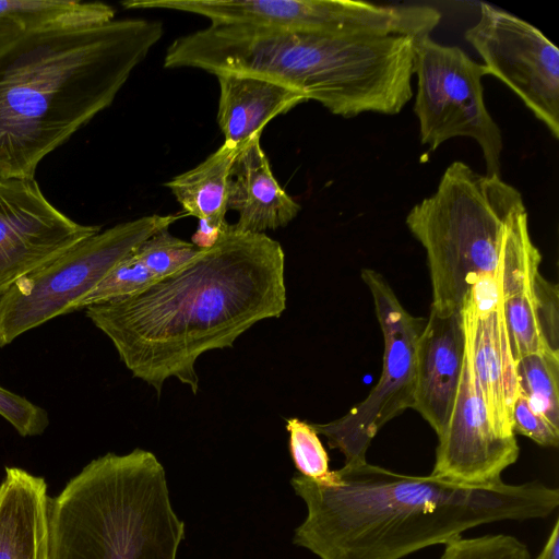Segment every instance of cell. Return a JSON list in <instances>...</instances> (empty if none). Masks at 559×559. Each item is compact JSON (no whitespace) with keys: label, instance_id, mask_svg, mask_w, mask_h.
<instances>
[{"label":"cell","instance_id":"1","mask_svg":"<svg viewBox=\"0 0 559 559\" xmlns=\"http://www.w3.org/2000/svg\"><path fill=\"white\" fill-rule=\"evenodd\" d=\"M285 309L281 243L228 224L212 247L177 272L84 310L132 376L159 396L171 377L197 394L202 354L233 347L252 325Z\"/></svg>","mask_w":559,"mask_h":559},{"label":"cell","instance_id":"2","mask_svg":"<svg viewBox=\"0 0 559 559\" xmlns=\"http://www.w3.org/2000/svg\"><path fill=\"white\" fill-rule=\"evenodd\" d=\"M334 472L331 485L290 479L307 507L293 542L319 559H403L479 525L547 518L559 506L558 489L537 480L471 487L367 461Z\"/></svg>","mask_w":559,"mask_h":559},{"label":"cell","instance_id":"3","mask_svg":"<svg viewBox=\"0 0 559 559\" xmlns=\"http://www.w3.org/2000/svg\"><path fill=\"white\" fill-rule=\"evenodd\" d=\"M160 21L22 32L0 46V179H34L39 163L111 105L163 37Z\"/></svg>","mask_w":559,"mask_h":559},{"label":"cell","instance_id":"4","mask_svg":"<svg viewBox=\"0 0 559 559\" xmlns=\"http://www.w3.org/2000/svg\"><path fill=\"white\" fill-rule=\"evenodd\" d=\"M405 222L426 251L437 316L461 312L484 278L501 282L510 297L539 272L542 255L520 191L463 162L447 167L436 192L415 204Z\"/></svg>","mask_w":559,"mask_h":559},{"label":"cell","instance_id":"5","mask_svg":"<svg viewBox=\"0 0 559 559\" xmlns=\"http://www.w3.org/2000/svg\"><path fill=\"white\" fill-rule=\"evenodd\" d=\"M185 523L156 455L136 448L86 464L48 504V559H177Z\"/></svg>","mask_w":559,"mask_h":559},{"label":"cell","instance_id":"6","mask_svg":"<svg viewBox=\"0 0 559 559\" xmlns=\"http://www.w3.org/2000/svg\"><path fill=\"white\" fill-rule=\"evenodd\" d=\"M179 217L154 214L117 224L17 280L0 296V347L72 312L119 261Z\"/></svg>","mask_w":559,"mask_h":559},{"label":"cell","instance_id":"7","mask_svg":"<svg viewBox=\"0 0 559 559\" xmlns=\"http://www.w3.org/2000/svg\"><path fill=\"white\" fill-rule=\"evenodd\" d=\"M414 75L420 143L436 151L452 138H472L481 148L486 175L500 177L502 135L484 102L486 67L460 47L425 35L414 41Z\"/></svg>","mask_w":559,"mask_h":559},{"label":"cell","instance_id":"8","mask_svg":"<svg viewBox=\"0 0 559 559\" xmlns=\"http://www.w3.org/2000/svg\"><path fill=\"white\" fill-rule=\"evenodd\" d=\"M361 278L372 296L384 341L383 366L378 383L365 400L342 417L326 424H311L318 435L337 449L345 464L366 462L367 450L380 429L413 408L416 382V346L426 321L402 306L386 280L364 269Z\"/></svg>","mask_w":559,"mask_h":559},{"label":"cell","instance_id":"9","mask_svg":"<svg viewBox=\"0 0 559 559\" xmlns=\"http://www.w3.org/2000/svg\"><path fill=\"white\" fill-rule=\"evenodd\" d=\"M465 39L498 78L559 139V50L532 24L487 3Z\"/></svg>","mask_w":559,"mask_h":559},{"label":"cell","instance_id":"10","mask_svg":"<svg viewBox=\"0 0 559 559\" xmlns=\"http://www.w3.org/2000/svg\"><path fill=\"white\" fill-rule=\"evenodd\" d=\"M126 9H164L202 15L211 24L302 31L348 37L380 36L386 7L352 0H127Z\"/></svg>","mask_w":559,"mask_h":559},{"label":"cell","instance_id":"11","mask_svg":"<svg viewBox=\"0 0 559 559\" xmlns=\"http://www.w3.org/2000/svg\"><path fill=\"white\" fill-rule=\"evenodd\" d=\"M100 231L63 214L34 179H0V296L17 280Z\"/></svg>","mask_w":559,"mask_h":559},{"label":"cell","instance_id":"12","mask_svg":"<svg viewBox=\"0 0 559 559\" xmlns=\"http://www.w3.org/2000/svg\"><path fill=\"white\" fill-rule=\"evenodd\" d=\"M515 435L496 432L475 380L466 348L462 376L448 424L436 448L431 476L456 485L490 487L518 461Z\"/></svg>","mask_w":559,"mask_h":559},{"label":"cell","instance_id":"13","mask_svg":"<svg viewBox=\"0 0 559 559\" xmlns=\"http://www.w3.org/2000/svg\"><path fill=\"white\" fill-rule=\"evenodd\" d=\"M465 358L461 312L430 311L416 346L414 405L437 437L444 430L455 401Z\"/></svg>","mask_w":559,"mask_h":559},{"label":"cell","instance_id":"14","mask_svg":"<svg viewBox=\"0 0 559 559\" xmlns=\"http://www.w3.org/2000/svg\"><path fill=\"white\" fill-rule=\"evenodd\" d=\"M461 317L466 353L491 425L500 436H513L512 408L519 395V385L503 304L490 312L478 313L465 302Z\"/></svg>","mask_w":559,"mask_h":559},{"label":"cell","instance_id":"15","mask_svg":"<svg viewBox=\"0 0 559 559\" xmlns=\"http://www.w3.org/2000/svg\"><path fill=\"white\" fill-rule=\"evenodd\" d=\"M260 138L255 134L240 147L231 169L228 199V210L238 215L233 226L253 234L285 227L301 209L274 177Z\"/></svg>","mask_w":559,"mask_h":559},{"label":"cell","instance_id":"16","mask_svg":"<svg viewBox=\"0 0 559 559\" xmlns=\"http://www.w3.org/2000/svg\"><path fill=\"white\" fill-rule=\"evenodd\" d=\"M216 78L217 123L224 141L238 147L261 134L273 118L308 100L302 93L265 76L222 72Z\"/></svg>","mask_w":559,"mask_h":559},{"label":"cell","instance_id":"17","mask_svg":"<svg viewBox=\"0 0 559 559\" xmlns=\"http://www.w3.org/2000/svg\"><path fill=\"white\" fill-rule=\"evenodd\" d=\"M47 485L20 467L0 483V559H48Z\"/></svg>","mask_w":559,"mask_h":559},{"label":"cell","instance_id":"18","mask_svg":"<svg viewBox=\"0 0 559 559\" xmlns=\"http://www.w3.org/2000/svg\"><path fill=\"white\" fill-rule=\"evenodd\" d=\"M514 361L538 352L559 355V289L537 272L527 286L503 302Z\"/></svg>","mask_w":559,"mask_h":559},{"label":"cell","instance_id":"19","mask_svg":"<svg viewBox=\"0 0 559 559\" xmlns=\"http://www.w3.org/2000/svg\"><path fill=\"white\" fill-rule=\"evenodd\" d=\"M240 147L225 142L194 168L175 176L168 188L187 215L222 231L228 223L231 169Z\"/></svg>","mask_w":559,"mask_h":559},{"label":"cell","instance_id":"20","mask_svg":"<svg viewBox=\"0 0 559 559\" xmlns=\"http://www.w3.org/2000/svg\"><path fill=\"white\" fill-rule=\"evenodd\" d=\"M115 19L112 7L75 0H0V21L22 32L60 26L87 25Z\"/></svg>","mask_w":559,"mask_h":559},{"label":"cell","instance_id":"21","mask_svg":"<svg viewBox=\"0 0 559 559\" xmlns=\"http://www.w3.org/2000/svg\"><path fill=\"white\" fill-rule=\"evenodd\" d=\"M519 393L530 406L559 427V355L538 352L515 360Z\"/></svg>","mask_w":559,"mask_h":559},{"label":"cell","instance_id":"22","mask_svg":"<svg viewBox=\"0 0 559 559\" xmlns=\"http://www.w3.org/2000/svg\"><path fill=\"white\" fill-rule=\"evenodd\" d=\"M288 448L299 474L314 483L331 485L335 472L329 467V455L311 424L292 417L286 419Z\"/></svg>","mask_w":559,"mask_h":559},{"label":"cell","instance_id":"23","mask_svg":"<svg viewBox=\"0 0 559 559\" xmlns=\"http://www.w3.org/2000/svg\"><path fill=\"white\" fill-rule=\"evenodd\" d=\"M133 251L119 261L106 276L75 305L73 311L84 310L92 305L134 295L157 281L135 257Z\"/></svg>","mask_w":559,"mask_h":559},{"label":"cell","instance_id":"24","mask_svg":"<svg viewBox=\"0 0 559 559\" xmlns=\"http://www.w3.org/2000/svg\"><path fill=\"white\" fill-rule=\"evenodd\" d=\"M201 250L192 242L173 236L168 228H163L144 240L133 252L159 280L180 270Z\"/></svg>","mask_w":559,"mask_h":559},{"label":"cell","instance_id":"25","mask_svg":"<svg viewBox=\"0 0 559 559\" xmlns=\"http://www.w3.org/2000/svg\"><path fill=\"white\" fill-rule=\"evenodd\" d=\"M440 559H532L525 544L511 535L460 537L444 545Z\"/></svg>","mask_w":559,"mask_h":559},{"label":"cell","instance_id":"26","mask_svg":"<svg viewBox=\"0 0 559 559\" xmlns=\"http://www.w3.org/2000/svg\"><path fill=\"white\" fill-rule=\"evenodd\" d=\"M0 416L22 437L39 436L49 425L48 414L43 407L1 385Z\"/></svg>","mask_w":559,"mask_h":559},{"label":"cell","instance_id":"27","mask_svg":"<svg viewBox=\"0 0 559 559\" xmlns=\"http://www.w3.org/2000/svg\"><path fill=\"white\" fill-rule=\"evenodd\" d=\"M512 431L543 447L556 448L559 444V427L536 413L520 393L512 408Z\"/></svg>","mask_w":559,"mask_h":559},{"label":"cell","instance_id":"28","mask_svg":"<svg viewBox=\"0 0 559 559\" xmlns=\"http://www.w3.org/2000/svg\"><path fill=\"white\" fill-rule=\"evenodd\" d=\"M535 559H559V521H555L550 534Z\"/></svg>","mask_w":559,"mask_h":559},{"label":"cell","instance_id":"29","mask_svg":"<svg viewBox=\"0 0 559 559\" xmlns=\"http://www.w3.org/2000/svg\"><path fill=\"white\" fill-rule=\"evenodd\" d=\"M20 33H22V31L16 25L7 21H0V46L14 38Z\"/></svg>","mask_w":559,"mask_h":559}]
</instances>
